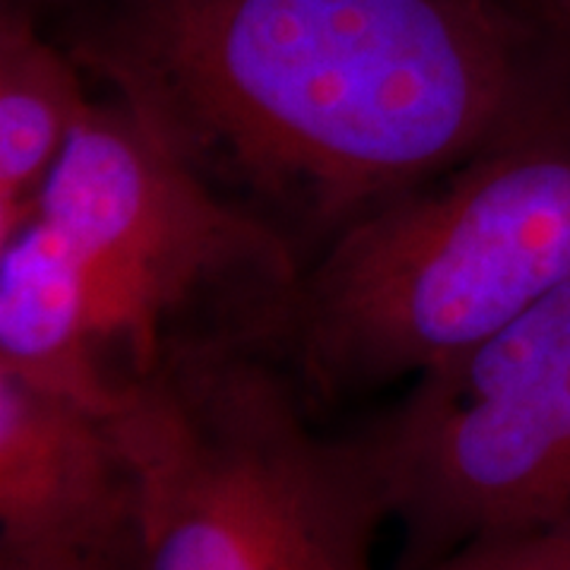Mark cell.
I'll return each instance as SVG.
<instances>
[{
	"label": "cell",
	"mask_w": 570,
	"mask_h": 570,
	"mask_svg": "<svg viewBox=\"0 0 570 570\" xmlns=\"http://www.w3.org/2000/svg\"><path fill=\"white\" fill-rule=\"evenodd\" d=\"M73 55L206 171L343 228L570 108L527 0H89Z\"/></svg>",
	"instance_id": "6da1fadb"
},
{
	"label": "cell",
	"mask_w": 570,
	"mask_h": 570,
	"mask_svg": "<svg viewBox=\"0 0 570 570\" xmlns=\"http://www.w3.org/2000/svg\"><path fill=\"white\" fill-rule=\"evenodd\" d=\"M570 283V108L343 225L292 292L321 390L419 377Z\"/></svg>",
	"instance_id": "7a4b0ae2"
},
{
	"label": "cell",
	"mask_w": 570,
	"mask_h": 570,
	"mask_svg": "<svg viewBox=\"0 0 570 570\" xmlns=\"http://www.w3.org/2000/svg\"><path fill=\"white\" fill-rule=\"evenodd\" d=\"M115 425L137 475V570H371L390 520L362 438H324L242 352L171 343L124 381Z\"/></svg>",
	"instance_id": "3957f363"
},
{
	"label": "cell",
	"mask_w": 570,
	"mask_h": 570,
	"mask_svg": "<svg viewBox=\"0 0 570 570\" xmlns=\"http://www.w3.org/2000/svg\"><path fill=\"white\" fill-rule=\"evenodd\" d=\"M419 570L475 539L570 527V283L422 371L362 434Z\"/></svg>",
	"instance_id": "277c9868"
},
{
	"label": "cell",
	"mask_w": 570,
	"mask_h": 570,
	"mask_svg": "<svg viewBox=\"0 0 570 570\" xmlns=\"http://www.w3.org/2000/svg\"><path fill=\"white\" fill-rule=\"evenodd\" d=\"M36 216L73 257L127 377L163 358L168 324L216 285H298L279 232L225 200L168 127L115 89L82 115Z\"/></svg>",
	"instance_id": "5b68a950"
},
{
	"label": "cell",
	"mask_w": 570,
	"mask_h": 570,
	"mask_svg": "<svg viewBox=\"0 0 570 570\" xmlns=\"http://www.w3.org/2000/svg\"><path fill=\"white\" fill-rule=\"evenodd\" d=\"M0 551L137 570L140 494L115 415L0 374Z\"/></svg>",
	"instance_id": "8992f818"
},
{
	"label": "cell",
	"mask_w": 570,
	"mask_h": 570,
	"mask_svg": "<svg viewBox=\"0 0 570 570\" xmlns=\"http://www.w3.org/2000/svg\"><path fill=\"white\" fill-rule=\"evenodd\" d=\"M105 358L80 269L32 216L0 238V374L115 415L124 381Z\"/></svg>",
	"instance_id": "52a82bcc"
},
{
	"label": "cell",
	"mask_w": 570,
	"mask_h": 570,
	"mask_svg": "<svg viewBox=\"0 0 570 570\" xmlns=\"http://www.w3.org/2000/svg\"><path fill=\"white\" fill-rule=\"evenodd\" d=\"M86 67L41 32L22 3L0 17V238L39 209L92 96Z\"/></svg>",
	"instance_id": "ba28073f"
},
{
	"label": "cell",
	"mask_w": 570,
	"mask_h": 570,
	"mask_svg": "<svg viewBox=\"0 0 570 570\" xmlns=\"http://www.w3.org/2000/svg\"><path fill=\"white\" fill-rule=\"evenodd\" d=\"M419 570H570V527L475 539Z\"/></svg>",
	"instance_id": "9c48e42d"
},
{
	"label": "cell",
	"mask_w": 570,
	"mask_h": 570,
	"mask_svg": "<svg viewBox=\"0 0 570 570\" xmlns=\"http://www.w3.org/2000/svg\"><path fill=\"white\" fill-rule=\"evenodd\" d=\"M0 570H111L96 561L67 558V554H13L0 551Z\"/></svg>",
	"instance_id": "30bf717a"
},
{
	"label": "cell",
	"mask_w": 570,
	"mask_h": 570,
	"mask_svg": "<svg viewBox=\"0 0 570 570\" xmlns=\"http://www.w3.org/2000/svg\"><path fill=\"white\" fill-rule=\"evenodd\" d=\"M527 7H530L532 13L539 17V20L551 26L561 39L568 41V20H570V0H527ZM570 45V41H568Z\"/></svg>",
	"instance_id": "8fae6325"
},
{
	"label": "cell",
	"mask_w": 570,
	"mask_h": 570,
	"mask_svg": "<svg viewBox=\"0 0 570 570\" xmlns=\"http://www.w3.org/2000/svg\"><path fill=\"white\" fill-rule=\"evenodd\" d=\"M568 41H570V20H568Z\"/></svg>",
	"instance_id": "7c38bea8"
}]
</instances>
